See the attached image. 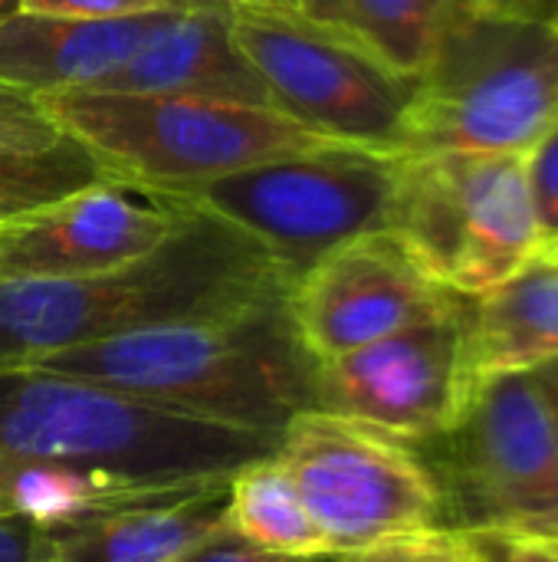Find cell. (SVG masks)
<instances>
[{"label": "cell", "instance_id": "6da1fadb", "mask_svg": "<svg viewBox=\"0 0 558 562\" xmlns=\"http://www.w3.org/2000/svg\"><path fill=\"white\" fill-rule=\"evenodd\" d=\"M293 283L296 277L253 237L187 207L164 244L115 270L76 280H0V369L289 300Z\"/></svg>", "mask_w": 558, "mask_h": 562}, {"label": "cell", "instance_id": "7a4b0ae2", "mask_svg": "<svg viewBox=\"0 0 558 562\" xmlns=\"http://www.w3.org/2000/svg\"><path fill=\"white\" fill-rule=\"evenodd\" d=\"M30 369L89 379L220 425L283 438L312 412L316 359L286 300L53 352Z\"/></svg>", "mask_w": 558, "mask_h": 562}, {"label": "cell", "instance_id": "3957f363", "mask_svg": "<svg viewBox=\"0 0 558 562\" xmlns=\"http://www.w3.org/2000/svg\"><path fill=\"white\" fill-rule=\"evenodd\" d=\"M280 438L43 369H0V458L49 461L132 484L224 481Z\"/></svg>", "mask_w": 558, "mask_h": 562}, {"label": "cell", "instance_id": "277c9868", "mask_svg": "<svg viewBox=\"0 0 558 562\" xmlns=\"http://www.w3.org/2000/svg\"><path fill=\"white\" fill-rule=\"evenodd\" d=\"M556 119V20L460 3L418 72L405 155H526Z\"/></svg>", "mask_w": 558, "mask_h": 562}, {"label": "cell", "instance_id": "5b68a950", "mask_svg": "<svg viewBox=\"0 0 558 562\" xmlns=\"http://www.w3.org/2000/svg\"><path fill=\"white\" fill-rule=\"evenodd\" d=\"M43 102L118 181L158 194L335 145L273 105L89 89L53 92Z\"/></svg>", "mask_w": 558, "mask_h": 562}, {"label": "cell", "instance_id": "8992f818", "mask_svg": "<svg viewBox=\"0 0 558 562\" xmlns=\"http://www.w3.org/2000/svg\"><path fill=\"white\" fill-rule=\"evenodd\" d=\"M401 178L405 155L335 142L164 198L243 231L299 280L332 250L391 231Z\"/></svg>", "mask_w": 558, "mask_h": 562}, {"label": "cell", "instance_id": "52a82bcc", "mask_svg": "<svg viewBox=\"0 0 558 562\" xmlns=\"http://www.w3.org/2000/svg\"><path fill=\"white\" fill-rule=\"evenodd\" d=\"M329 560L362 562L444 530V494L414 445L378 428L303 412L276 451Z\"/></svg>", "mask_w": 558, "mask_h": 562}, {"label": "cell", "instance_id": "ba28073f", "mask_svg": "<svg viewBox=\"0 0 558 562\" xmlns=\"http://www.w3.org/2000/svg\"><path fill=\"white\" fill-rule=\"evenodd\" d=\"M230 30L273 109L322 138L405 155L418 76L395 69L358 36L303 7L230 3Z\"/></svg>", "mask_w": 558, "mask_h": 562}, {"label": "cell", "instance_id": "9c48e42d", "mask_svg": "<svg viewBox=\"0 0 558 562\" xmlns=\"http://www.w3.org/2000/svg\"><path fill=\"white\" fill-rule=\"evenodd\" d=\"M431 471L444 527L480 540L558 537V445L536 372L477 379Z\"/></svg>", "mask_w": 558, "mask_h": 562}, {"label": "cell", "instance_id": "30bf717a", "mask_svg": "<svg viewBox=\"0 0 558 562\" xmlns=\"http://www.w3.org/2000/svg\"><path fill=\"white\" fill-rule=\"evenodd\" d=\"M391 231L451 293H487L543 254L526 155H405Z\"/></svg>", "mask_w": 558, "mask_h": 562}, {"label": "cell", "instance_id": "8fae6325", "mask_svg": "<svg viewBox=\"0 0 558 562\" xmlns=\"http://www.w3.org/2000/svg\"><path fill=\"white\" fill-rule=\"evenodd\" d=\"M467 300L444 316L316 362L312 412L378 428L414 448L447 438L474 392Z\"/></svg>", "mask_w": 558, "mask_h": 562}, {"label": "cell", "instance_id": "7c38bea8", "mask_svg": "<svg viewBox=\"0 0 558 562\" xmlns=\"http://www.w3.org/2000/svg\"><path fill=\"white\" fill-rule=\"evenodd\" d=\"M467 296L441 286L395 234L352 240L309 267L286 300L306 352L322 362L457 310Z\"/></svg>", "mask_w": 558, "mask_h": 562}, {"label": "cell", "instance_id": "4fadbf2b", "mask_svg": "<svg viewBox=\"0 0 558 562\" xmlns=\"http://www.w3.org/2000/svg\"><path fill=\"white\" fill-rule=\"evenodd\" d=\"M187 207L105 181L49 207L0 224V280H76L151 254L184 221Z\"/></svg>", "mask_w": 558, "mask_h": 562}, {"label": "cell", "instance_id": "5bb4252c", "mask_svg": "<svg viewBox=\"0 0 558 562\" xmlns=\"http://www.w3.org/2000/svg\"><path fill=\"white\" fill-rule=\"evenodd\" d=\"M89 92L273 105L263 79L234 43L227 0H184L161 10L141 46Z\"/></svg>", "mask_w": 558, "mask_h": 562}, {"label": "cell", "instance_id": "9a60e30c", "mask_svg": "<svg viewBox=\"0 0 558 562\" xmlns=\"http://www.w3.org/2000/svg\"><path fill=\"white\" fill-rule=\"evenodd\" d=\"M158 13L76 20L13 10L0 16V82L36 95L95 89L141 46Z\"/></svg>", "mask_w": 558, "mask_h": 562}, {"label": "cell", "instance_id": "2e32d148", "mask_svg": "<svg viewBox=\"0 0 558 562\" xmlns=\"http://www.w3.org/2000/svg\"><path fill=\"white\" fill-rule=\"evenodd\" d=\"M224 481L132 484L86 468L0 458V517H23L36 530H69L125 514L174 507L197 494H207Z\"/></svg>", "mask_w": 558, "mask_h": 562}, {"label": "cell", "instance_id": "e0dca14e", "mask_svg": "<svg viewBox=\"0 0 558 562\" xmlns=\"http://www.w3.org/2000/svg\"><path fill=\"white\" fill-rule=\"evenodd\" d=\"M467 359L474 382L558 362V260L539 254L467 300Z\"/></svg>", "mask_w": 558, "mask_h": 562}, {"label": "cell", "instance_id": "ac0fdd59", "mask_svg": "<svg viewBox=\"0 0 558 562\" xmlns=\"http://www.w3.org/2000/svg\"><path fill=\"white\" fill-rule=\"evenodd\" d=\"M230 481L174 507L69 530H39L30 562H178L224 527Z\"/></svg>", "mask_w": 558, "mask_h": 562}, {"label": "cell", "instance_id": "d6986e66", "mask_svg": "<svg viewBox=\"0 0 558 562\" xmlns=\"http://www.w3.org/2000/svg\"><path fill=\"white\" fill-rule=\"evenodd\" d=\"M224 527L266 553L296 560H329L326 543L299 497V487L293 484L289 471L280 464L276 454L230 477Z\"/></svg>", "mask_w": 558, "mask_h": 562}, {"label": "cell", "instance_id": "ffe728a7", "mask_svg": "<svg viewBox=\"0 0 558 562\" xmlns=\"http://www.w3.org/2000/svg\"><path fill=\"white\" fill-rule=\"evenodd\" d=\"M460 3L467 0H326L316 20L349 30L395 69L418 76Z\"/></svg>", "mask_w": 558, "mask_h": 562}, {"label": "cell", "instance_id": "44dd1931", "mask_svg": "<svg viewBox=\"0 0 558 562\" xmlns=\"http://www.w3.org/2000/svg\"><path fill=\"white\" fill-rule=\"evenodd\" d=\"M105 181H118L115 171L72 135L36 155H0V224Z\"/></svg>", "mask_w": 558, "mask_h": 562}, {"label": "cell", "instance_id": "7402d4cb", "mask_svg": "<svg viewBox=\"0 0 558 562\" xmlns=\"http://www.w3.org/2000/svg\"><path fill=\"white\" fill-rule=\"evenodd\" d=\"M66 132L43 95L0 82V155H36L59 145Z\"/></svg>", "mask_w": 558, "mask_h": 562}, {"label": "cell", "instance_id": "603a6c76", "mask_svg": "<svg viewBox=\"0 0 558 562\" xmlns=\"http://www.w3.org/2000/svg\"><path fill=\"white\" fill-rule=\"evenodd\" d=\"M526 181L543 234V250H549L558 244V119L526 151Z\"/></svg>", "mask_w": 558, "mask_h": 562}, {"label": "cell", "instance_id": "cb8c5ba5", "mask_svg": "<svg viewBox=\"0 0 558 562\" xmlns=\"http://www.w3.org/2000/svg\"><path fill=\"white\" fill-rule=\"evenodd\" d=\"M362 562H490V557H487L480 537L444 527V530H437V533H431L424 540L405 543L398 550H388L382 557H372V560Z\"/></svg>", "mask_w": 558, "mask_h": 562}, {"label": "cell", "instance_id": "d4e9b609", "mask_svg": "<svg viewBox=\"0 0 558 562\" xmlns=\"http://www.w3.org/2000/svg\"><path fill=\"white\" fill-rule=\"evenodd\" d=\"M178 3L184 0H20V10L46 13V16H76V20H112V16L168 10Z\"/></svg>", "mask_w": 558, "mask_h": 562}, {"label": "cell", "instance_id": "484cf974", "mask_svg": "<svg viewBox=\"0 0 558 562\" xmlns=\"http://www.w3.org/2000/svg\"><path fill=\"white\" fill-rule=\"evenodd\" d=\"M178 562H319V560H296V557H280V553H266L253 543H247L243 537L230 533L227 527H220L214 537H207L204 543H197L191 553H184Z\"/></svg>", "mask_w": 558, "mask_h": 562}, {"label": "cell", "instance_id": "4316f807", "mask_svg": "<svg viewBox=\"0 0 558 562\" xmlns=\"http://www.w3.org/2000/svg\"><path fill=\"white\" fill-rule=\"evenodd\" d=\"M39 530L23 517H0V562H30Z\"/></svg>", "mask_w": 558, "mask_h": 562}, {"label": "cell", "instance_id": "83f0119b", "mask_svg": "<svg viewBox=\"0 0 558 562\" xmlns=\"http://www.w3.org/2000/svg\"><path fill=\"white\" fill-rule=\"evenodd\" d=\"M500 543L506 547L500 562H558V537H513Z\"/></svg>", "mask_w": 558, "mask_h": 562}, {"label": "cell", "instance_id": "f1b7e54d", "mask_svg": "<svg viewBox=\"0 0 558 562\" xmlns=\"http://www.w3.org/2000/svg\"><path fill=\"white\" fill-rule=\"evenodd\" d=\"M536 379L549 398V412H553V425H556V445H558V362H549L543 369H536Z\"/></svg>", "mask_w": 558, "mask_h": 562}, {"label": "cell", "instance_id": "f546056e", "mask_svg": "<svg viewBox=\"0 0 558 562\" xmlns=\"http://www.w3.org/2000/svg\"><path fill=\"white\" fill-rule=\"evenodd\" d=\"M474 7H490V10H533V13H549L546 0H467Z\"/></svg>", "mask_w": 558, "mask_h": 562}, {"label": "cell", "instance_id": "4dcf8cb0", "mask_svg": "<svg viewBox=\"0 0 558 562\" xmlns=\"http://www.w3.org/2000/svg\"><path fill=\"white\" fill-rule=\"evenodd\" d=\"M227 3H250V7H303V0H227Z\"/></svg>", "mask_w": 558, "mask_h": 562}, {"label": "cell", "instance_id": "1f68e13d", "mask_svg": "<svg viewBox=\"0 0 558 562\" xmlns=\"http://www.w3.org/2000/svg\"><path fill=\"white\" fill-rule=\"evenodd\" d=\"M322 7H326V0H303V10H306L309 16H316Z\"/></svg>", "mask_w": 558, "mask_h": 562}, {"label": "cell", "instance_id": "d6a6232c", "mask_svg": "<svg viewBox=\"0 0 558 562\" xmlns=\"http://www.w3.org/2000/svg\"><path fill=\"white\" fill-rule=\"evenodd\" d=\"M13 10H20V0H0V16H7Z\"/></svg>", "mask_w": 558, "mask_h": 562}, {"label": "cell", "instance_id": "836d02e7", "mask_svg": "<svg viewBox=\"0 0 558 562\" xmlns=\"http://www.w3.org/2000/svg\"><path fill=\"white\" fill-rule=\"evenodd\" d=\"M543 257H549V260H558V247H553V250H546Z\"/></svg>", "mask_w": 558, "mask_h": 562}, {"label": "cell", "instance_id": "e575fe53", "mask_svg": "<svg viewBox=\"0 0 558 562\" xmlns=\"http://www.w3.org/2000/svg\"><path fill=\"white\" fill-rule=\"evenodd\" d=\"M549 16L556 20V26H558V0H556V3H553V10H549Z\"/></svg>", "mask_w": 558, "mask_h": 562}, {"label": "cell", "instance_id": "d590c367", "mask_svg": "<svg viewBox=\"0 0 558 562\" xmlns=\"http://www.w3.org/2000/svg\"><path fill=\"white\" fill-rule=\"evenodd\" d=\"M546 3H549V10H553V3H556V0H546Z\"/></svg>", "mask_w": 558, "mask_h": 562}, {"label": "cell", "instance_id": "8d00e7d4", "mask_svg": "<svg viewBox=\"0 0 558 562\" xmlns=\"http://www.w3.org/2000/svg\"><path fill=\"white\" fill-rule=\"evenodd\" d=\"M556 247H558V244H556ZM549 250H553V247H549ZM543 254H546V250H543Z\"/></svg>", "mask_w": 558, "mask_h": 562}]
</instances>
